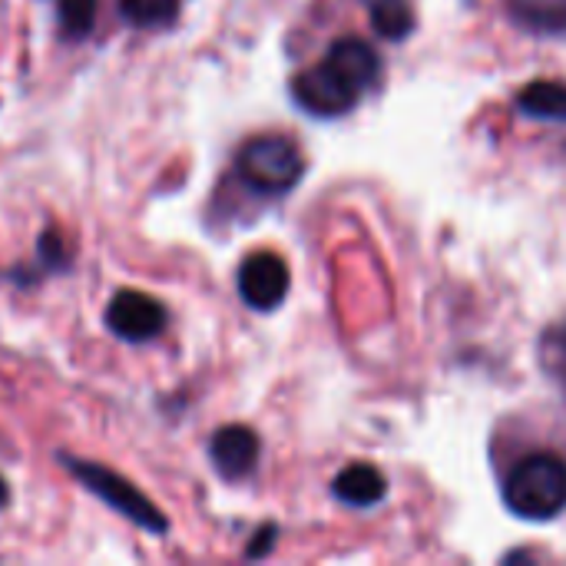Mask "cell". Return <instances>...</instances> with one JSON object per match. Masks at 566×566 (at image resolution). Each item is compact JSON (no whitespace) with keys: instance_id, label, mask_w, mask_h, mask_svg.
Listing matches in <instances>:
<instances>
[{"instance_id":"obj_1","label":"cell","mask_w":566,"mask_h":566,"mask_svg":"<svg viewBox=\"0 0 566 566\" xmlns=\"http://www.w3.org/2000/svg\"><path fill=\"white\" fill-rule=\"evenodd\" d=\"M381 76V60L371 43L342 36L328 46V56L292 80V96L315 116H342L355 109L365 90Z\"/></svg>"},{"instance_id":"obj_15","label":"cell","mask_w":566,"mask_h":566,"mask_svg":"<svg viewBox=\"0 0 566 566\" xmlns=\"http://www.w3.org/2000/svg\"><path fill=\"white\" fill-rule=\"evenodd\" d=\"M7 501H10V491H7V484H3V478H0V511L7 507Z\"/></svg>"},{"instance_id":"obj_7","label":"cell","mask_w":566,"mask_h":566,"mask_svg":"<svg viewBox=\"0 0 566 566\" xmlns=\"http://www.w3.org/2000/svg\"><path fill=\"white\" fill-rule=\"evenodd\" d=\"M209 454H212L216 471L226 481H242V478H249L255 471L259 438H255V431H249L242 424H229V428L216 431V438L209 444Z\"/></svg>"},{"instance_id":"obj_8","label":"cell","mask_w":566,"mask_h":566,"mask_svg":"<svg viewBox=\"0 0 566 566\" xmlns=\"http://www.w3.org/2000/svg\"><path fill=\"white\" fill-rule=\"evenodd\" d=\"M335 497L348 507H371L385 497V478L371 464H352L335 478Z\"/></svg>"},{"instance_id":"obj_13","label":"cell","mask_w":566,"mask_h":566,"mask_svg":"<svg viewBox=\"0 0 566 566\" xmlns=\"http://www.w3.org/2000/svg\"><path fill=\"white\" fill-rule=\"evenodd\" d=\"M514 13L534 30H566V7L551 0H514Z\"/></svg>"},{"instance_id":"obj_12","label":"cell","mask_w":566,"mask_h":566,"mask_svg":"<svg viewBox=\"0 0 566 566\" xmlns=\"http://www.w3.org/2000/svg\"><path fill=\"white\" fill-rule=\"evenodd\" d=\"M56 17H60V30L70 40H80L96 23V0H56Z\"/></svg>"},{"instance_id":"obj_2","label":"cell","mask_w":566,"mask_h":566,"mask_svg":"<svg viewBox=\"0 0 566 566\" xmlns=\"http://www.w3.org/2000/svg\"><path fill=\"white\" fill-rule=\"evenodd\" d=\"M504 504L524 521H554L566 507V464L557 454L524 458L504 481Z\"/></svg>"},{"instance_id":"obj_14","label":"cell","mask_w":566,"mask_h":566,"mask_svg":"<svg viewBox=\"0 0 566 566\" xmlns=\"http://www.w3.org/2000/svg\"><path fill=\"white\" fill-rule=\"evenodd\" d=\"M544 361H547L551 371H557V375H564L566 378V325H560V328L547 338V345H544Z\"/></svg>"},{"instance_id":"obj_4","label":"cell","mask_w":566,"mask_h":566,"mask_svg":"<svg viewBox=\"0 0 566 566\" xmlns=\"http://www.w3.org/2000/svg\"><path fill=\"white\" fill-rule=\"evenodd\" d=\"M235 169L255 192H285L302 179L305 163L292 139L259 136L239 149Z\"/></svg>"},{"instance_id":"obj_9","label":"cell","mask_w":566,"mask_h":566,"mask_svg":"<svg viewBox=\"0 0 566 566\" xmlns=\"http://www.w3.org/2000/svg\"><path fill=\"white\" fill-rule=\"evenodd\" d=\"M517 109L531 119L566 123V83H557V80L527 83L517 96Z\"/></svg>"},{"instance_id":"obj_5","label":"cell","mask_w":566,"mask_h":566,"mask_svg":"<svg viewBox=\"0 0 566 566\" xmlns=\"http://www.w3.org/2000/svg\"><path fill=\"white\" fill-rule=\"evenodd\" d=\"M106 325L116 338L123 342H153L166 328V308L146 292H116L109 308H106Z\"/></svg>"},{"instance_id":"obj_11","label":"cell","mask_w":566,"mask_h":566,"mask_svg":"<svg viewBox=\"0 0 566 566\" xmlns=\"http://www.w3.org/2000/svg\"><path fill=\"white\" fill-rule=\"evenodd\" d=\"M123 17L136 27H166L179 13V0H123Z\"/></svg>"},{"instance_id":"obj_10","label":"cell","mask_w":566,"mask_h":566,"mask_svg":"<svg viewBox=\"0 0 566 566\" xmlns=\"http://www.w3.org/2000/svg\"><path fill=\"white\" fill-rule=\"evenodd\" d=\"M365 3L371 10L375 33L385 36V40H401L415 27V17H411L408 0H365Z\"/></svg>"},{"instance_id":"obj_3","label":"cell","mask_w":566,"mask_h":566,"mask_svg":"<svg viewBox=\"0 0 566 566\" xmlns=\"http://www.w3.org/2000/svg\"><path fill=\"white\" fill-rule=\"evenodd\" d=\"M63 468L93 494L99 497L106 507H113L116 514H123L126 521H133L136 527L149 531V534H166V517L163 511L136 488L129 484L126 478H119L116 471L103 468V464H93V461H83V458H66L63 454Z\"/></svg>"},{"instance_id":"obj_6","label":"cell","mask_w":566,"mask_h":566,"mask_svg":"<svg viewBox=\"0 0 566 566\" xmlns=\"http://www.w3.org/2000/svg\"><path fill=\"white\" fill-rule=\"evenodd\" d=\"M239 295L255 312H272L289 295V265L275 252H255L239 269Z\"/></svg>"}]
</instances>
